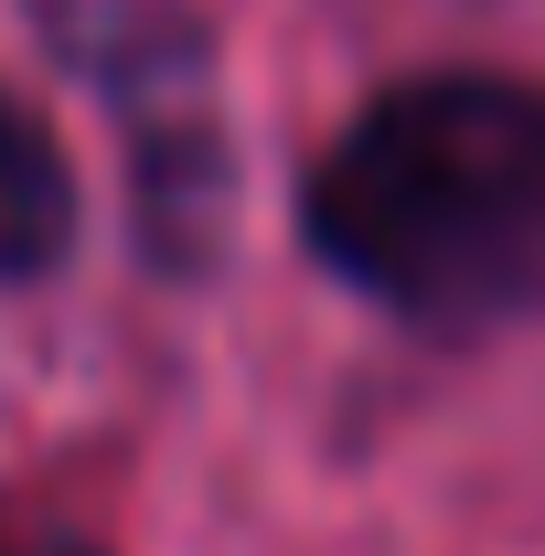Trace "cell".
<instances>
[{
	"label": "cell",
	"mask_w": 545,
	"mask_h": 556,
	"mask_svg": "<svg viewBox=\"0 0 545 556\" xmlns=\"http://www.w3.org/2000/svg\"><path fill=\"white\" fill-rule=\"evenodd\" d=\"M75 172H65V150H54V129L0 86V278H43V268H65V247H75Z\"/></svg>",
	"instance_id": "obj_2"
},
{
	"label": "cell",
	"mask_w": 545,
	"mask_h": 556,
	"mask_svg": "<svg viewBox=\"0 0 545 556\" xmlns=\"http://www.w3.org/2000/svg\"><path fill=\"white\" fill-rule=\"evenodd\" d=\"M310 257L417 332H503L545 311V86L407 75L321 150Z\"/></svg>",
	"instance_id": "obj_1"
},
{
	"label": "cell",
	"mask_w": 545,
	"mask_h": 556,
	"mask_svg": "<svg viewBox=\"0 0 545 556\" xmlns=\"http://www.w3.org/2000/svg\"><path fill=\"white\" fill-rule=\"evenodd\" d=\"M0 556H86V546H0Z\"/></svg>",
	"instance_id": "obj_3"
}]
</instances>
